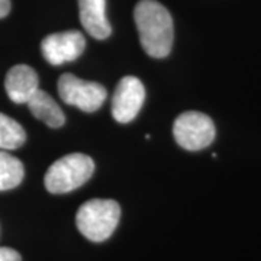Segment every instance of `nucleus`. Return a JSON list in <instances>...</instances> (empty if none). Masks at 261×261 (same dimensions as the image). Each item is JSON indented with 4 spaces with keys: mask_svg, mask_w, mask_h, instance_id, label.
I'll use <instances>...</instances> for the list:
<instances>
[{
    "mask_svg": "<svg viewBox=\"0 0 261 261\" xmlns=\"http://www.w3.org/2000/svg\"><path fill=\"white\" fill-rule=\"evenodd\" d=\"M141 45L152 58H164L171 53L174 27L171 15L155 0H141L134 10Z\"/></svg>",
    "mask_w": 261,
    "mask_h": 261,
    "instance_id": "nucleus-1",
    "label": "nucleus"
},
{
    "mask_svg": "<svg viewBox=\"0 0 261 261\" xmlns=\"http://www.w3.org/2000/svg\"><path fill=\"white\" fill-rule=\"evenodd\" d=\"M121 219V207L112 199H92L75 215L79 231L93 243H103L115 232Z\"/></svg>",
    "mask_w": 261,
    "mask_h": 261,
    "instance_id": "nucleus-2",
    "label": "nucleus"
},
{
    "mask_svg": "<svg viewBox=\"0 0 261 261\" xmlns=\"http://www.w3.org/2000/svg\"><path fill=\"white\" fill-rule=\"evenodd\" d=\"M39 89L37 71L25 64L13 65L5 79V90L8 97L16 105L28 103V100Z\"/></svg>",
    "mask_w": 261,
    "mask_h": 261,
    "instance_id": "nucleus-8",
    "label": "nucleus"
},
{
    "mask_svg": "<svg viewBox=\"0 0 261 261\" xmlns=\"http://www.w3.org/2000/svg\"><path fill=\"white\" fill-rule=\"evenodd\" d=\"M27 105L32 115L39 121L47 123L49 128H60L64 125V113L58 106V103L47 92L38 89Z\"/></svg>",
    "mask_w": 261,
    "mask_h": 261,
    "instance_id": "nucleus-10",
    "label": "nucleus"
},
{
    "mask_svg": "<svg viewBox=\"0 0 261 261\" xmlns=\"http://www.w3.org/2000/svg\"><path fill=\"white\" fill-rule=\"evenodd\" d=\"M58 94L67 105L75 106L83 112L93 113L102 108L108 97V90L102 84L87 82L67 73L58 80Z\"/></svg>",
    "mask_w": 261,
    "mask_h": 261,
    "instance_id": "nucleus-4",
    "label": "nucleus"
},
{
    "mask_svg": "<svg viewBox=\"0 0 261 261\" xmlns=\"http://www.w3.org/2000/svg\"><path fill=\"white\" fill-rule=\"evenodd\" d=\"M173 134L181 148L199 151L214 142L216 129L214 121L205 113L185 112L174 121Z\"/></svg>",
    "mask_w": 261,
    "mask_h": 261,
    "instance_id": "nucleus-5",
    "label": "nucleus"
},
{
    "mask_svg": "<svg viewBox=\"0 0 261 261\" xmlns=\"http://www.w3.org/2000/svg\"><path fill=\"white\" fill-rule=\"evenodd\" d=\"M86 39L79 31H65L51 34L42 39L41 53L49 64L61 65L74 61L83 54Z\"/></svg>",
    "mask_w": 261,
    "mask_h": 261,
    "instance_id": "nucleus-7",
    "label": "nucleus"
},
{
    "mask_svg": "<svg viewBox=\"0 0 261 261\" xmlns=\"http://www.w3.org/2000/svg\"><path fill=\"white\" fill-rule=\"evenodd\" d=\"M94 163L92 157L86 154H68L48 168L44 183L49 193L63 195L73 192L92 177Z\"/></svg>",
    "mask_w": 261,
    "mask_h": 261,
    "instance_id": "nucleus-3",
    "label": "nucleus"
},
{
    "mask_svg": "<svg viewBox=\"0 0 261 261\" xmlns=\"http://www.w3.org/2000/svg\"><path fill=\"white\" fill-rule=\"evenodd\" d=\"M27 141V132L20 123L0 113V149H16Z\"/></svg>",
    "mask_w": 261,
    "mask_h": 261,
    "instance_id": "nucleus-12",
    "label": "nucleus"
},
{
    "mask_svg": "<svg viewBox=\"0 0 261 261\" xmlns=\"http://www.w3.org/2000/svg\"><path fill=\"white\" fill-rule=\"evenodd\" d=\"M25 176V168L20 160L0 151V192L18 187Z\"/></svg>",
    "mask_w": 261,
    "mask_h": 261,
    "instance_id": "nucleus-11",
    "label": "nucleus"
},
{
    "mask_svg": "<svg viewBox=\"0 0 261 261\" xmlns=\"http://www.w3.org/2000/svg\"><path fill=\"white\" fill-rule=\"evenodd\" d=\"M80 20L89 35L96 39H106L112 34L106 18V0H79Z\"/></svg>",
    "mask_w": 261,
    "mask_h": 261,
    "instance_id": "nucleus-9",
    "label": "nucleus"
},
{
    "mask_svg": "<svg viewBox=\"0 0 261 261\" xmlns=\"http://www.w3.org/2000/svg\"><path fill=\"white\" fill-rule=\"evenodd\" d=\"M10 0H0V19L6 18L10 13Z\"/></svg>",
    "mask_w": 261,
    "mask_h": 261,
    "instance_id": "nucleus-14",
    "label": "nucleus"
},
{
    "mask_svg": "<svg viewBox=\"0 0 261 261\" xmlns=\"http://www.w3.org/2000/svg\"><path fill=\"white\" fill-rule=\"evenodd\" d=\"M0 261H22L20 254L8 247H0Z\"/></svg>",
    "mask_w": 261,
    "mask_h": 261,
    "instance_id": "nucleus-13",
    "label": "nucleus"
},
{
    "mask_svg": "<svg viewBox=\"0 0 261 261\" xmlns=\"http://www.w3.org/2000/svg\"><path fill=\"white\" fill-rule=\"evenodd\" d=\"M145 100V87L140 79L126 75L118 83L112 97V116L119 123H129L137 118Z\"/></svg>",
    "mask_w": 261,
    "mask_h": 261,
    "instance_id": "nucleus-6",
    "label": "nucleus"
}]
</instances>
